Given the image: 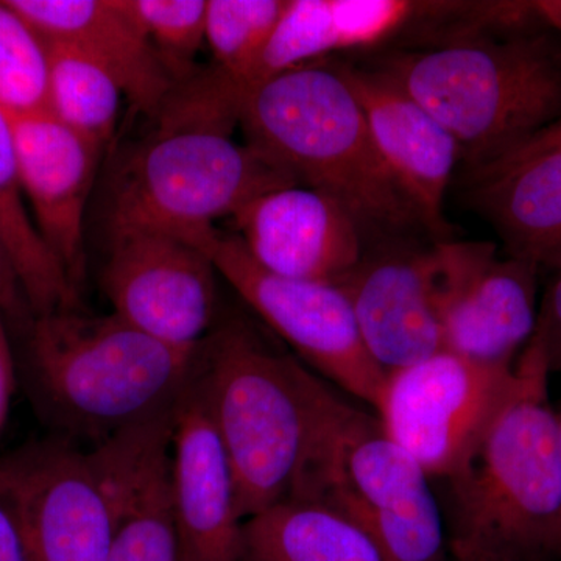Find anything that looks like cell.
Masks as SVG:
<instances>
[{
    "instance_id": "6da1fadb",
    "label": "cell",
    "mask_w": 561,
    "mask_h": 561,
    "mask_svg": "<svg viewBox=\"0 0 561 561\" xmlns=\"http://www.w3.org/2000/svg\"><path fill=\"white\" fill-rule=\"evenodd\" d=\"M241 95V84L219 69L175 84L153 117L157 128L117 171L108 232H165L195 245L254 198L298 184L232 138Z\"/></svg>"
},
{
    "instance_id": "7a4b0ae2",
    "label": "cell",
    "mask_w": 561,
    "mask_h": 561,
    "mask_svg": "<svg viewBox=\"0 0 561 561\" xmlns=\"http://www.w3.org/2000/svg\"><path fill=\"white\" fill-rule=\"evenodd\" d=\"M541 354L527 345L507 398L448 483L454 561H560L561 460Z\"/></svg>"
},
{
    "instance_id": "3957f363",
    "label": "cell",
    "mask_w": 561,
    "mask_h": 561,
    "mask_svg": "<svg viewBox=\"0 0 561 561\" xmlns=\"http://www.w3.org/2000/svg\"><path fill=\"white\" fill-rule=\"evenodd\" d=\"M24 320L18 375L58 437L92 446L151 419L180 400L201 364L194 348L158 341L116 313L80 309Z\"/></svg>"
},
{
    "instance_id": "277c9868",
    "label": "cell",
    "mask_w": 561,
    "mask_h": 561,
    "mask_svg": "<svg viewBox=\"0 0 561 561\" xmlns=\"http://www.w3.org/2000/svg\"><path fill=\"white\" fill-rule=\"evenodd\" d=\"M239 127L247 144L298 184L345 206L364 236L424 228L379 157L337 61L306 62L242 87Z\"/></svg>"
},
{
    "instance_id": "5b68a950",
    "label": "cell",
    "mask_w": 561,
    "mask_h": 561,
    "mask_svg": "<svg viewBox=\"0 0 561 561\" xmlns=\"http://www.w3.org/2000/svg\"><path fill=\"white\" fill-rule=\"evenodd\" d=\"M378 69L451 133L467 172L561 119V41L551 32L460 36L400 51Z\"/></svg>"
},
{
    "instance_id": "8992f818",
    "label": "cell",
    "mask_w": 561,
    "mask_h": 561,
    "mask_svg": "<svg viewBox=\"0 0 561 561\" xmlns=\"http://www.w3.org/2000/svg\"><path fill=\"white\" fill-rule=\"evenodd\" d=\"M308 367L250 321H219L203 342L198 381L227 446L243 523L289 500L308 437Z\"/></svg>"
},
{
    "instance_id": "52a82bcc",
    "label": "cell",
    "mask_w": 561,
    "mask_h": 561,
    "mask_svg": "<svg viewBox=\"0 0 561 561\" xmlns=\"http://www.w3.org/2000/svg\"><path fill=\"white\" fill-rule=\"evenodd\" d=\"M195 245L306 367L375 411L386 373L365 348L341 287L265 271L232 231L217 228Z\"/></svg>"
},
{
    "instance_id": "ba28073f",
    "label": "cell",
    "mask_w": 561,
    "mask_h": 561,
    "mask_svg": "<svg viewBox=\"0 0 561 561\" xmlns=\"http://www.w3.org/2000/svg\"><path fill=\"white\" fill-rule=\"evenodd\" d=\"M515 376L516 362L481 364L442 350L387 373L373 412L427 478L446 479L500 411Z\"/></svg>"
},
{
    "instance_id": "9c48e42d",
    "label": "cell",
    "mask_w": 561,
    "mask_h": 561,
    "mask_svg": "<svg viewBox=\"0 0 561 561\" xmlns=\"http://www.w3.org/2000/svg\"><path fill=\"white\" fill-rule=\"evenodd\" d=\"M0 501L33 561H108L116 524L90 449L57 437L0 457Z\"/></svg>"
},
{
    "instance_id": "30bf717a",
    "label": "cell",
    "mask_w": 561,
    "mask_h": 561,
    "mask_svg": "<svg viewBox=\"0 0 561 561\" xmlns=\"http://www.w3.org/2000/svg\"><path fill=\"white\" fill-rule=\"evenodd\" d=\"M102 284L113 313L175 346L194 348L219 317V272L194 243L165 232L111 231Z\"/></svg>"
},
{
    "instance_id": "8fae6325",
    "label": "cell",
    "mask_w": 561,
    "mask_h": 561,
    "mask_svg": "<svg viewBox=\"0 0 561 561\" xmlns=\"http://www.w3.org/2000/svg\"><path fill=\"white\" fill-rule=\"evenodd\" d=\"M443 350L512 365L537 330L541 267L493 242H438Z\"/></svg>"
},
{
    "instance_id": "7c38bea8",
    "label": "cell",
    "mask_w": 561,
    "mask_h": 561,
    "mask_svg": "<svg viewBox=\"0 0 561 561\" xmlns=\"http://www.w3.org/2000/svg\"><path fill=\"white\" fill-rule=\"evenodd\" d=\"M171 494L181 561H242L234 471L197 373L176 402Z\"/></svg>"
},
{
    "instance_id": "4fadbf2b",
    "label": "cell",
    "mask_w": 561,
    "mask_h": 561,
    "mask_svg": "<svg viewBox=\"0 0 561 561\" xmlns=\"http://www.w3.org/2000/svg\"><path fill=\"white\" fill-rule=\"evenodd\" d=\"M339 287L365 348L386 375L443 350L434 247L364 253Z\"/></svg>"
},
{
    "instance_id": "5bb4252c",
    "label": "cell",
    "mask_w": 561,
    "mask_h": 561,
    "mask_svg": "<svg viewBox=\"0 0 561 561\" xmlns=\"http://www.w3.org/2000/svg\"><path fill=\"white\" fill-rule=\"evenodd\" d=\"M261 267L286 278L339 284L364 256V232L345 206L312 187H280L231 219Z\"/></svg>"
},
{
    "instance_id": "9a60e30c",
    "label": "cell",
    "mask_w": 561,
    "mask_h": 561,
    "mask_svg": "<svg viewBox=\"0 0 561 561\" xmlns=\"http://www.w3.org/2000/svg\"><path fill=\"white\" fill-rule=\"evenodd\" d=\"M175 408L90 448L116 524L108 561H181L171 494Z\"/></svg>"
},
{
    "instance_id": "2e32d148",
    "label": "cell",
    "mask_w": 561,
    "mask_h": 561,
    "mask_svg": "<svg viewBox=\"0 0 561 561\" xmlns=\"http://www.w3.org/2000/svg\"><path fill=\"white\" fill-rule=\"evenodd\" d=\"M25 202L47 249L81 294L87 253L84 216L102 147L50 113L11 117Z\"/></svg>"
},
{
    "instance_id": "e0dca14e",
    "label": "cell",
    "mask_w": 561,
    "mask_h": 561,
    "mask_svg": "<svg viewBox=\"0 0 561 561\" xmlns=\"http://www.w3.org/2000/svg\"><path fill=\"white\" fill-rule=\"evenodd\" d=\"M337 66L364 110L383 164L419 210L424 228L445 236L446 192L460 161L456 139L381 69Z\"/></svg>"
},
{
    "instance_id": "ac0fdd59",
    "label": "cell",
    "mask_w": 561,
    "mask_h": 561,
    "mask_svg": "<svg viewBox=\"0 0 561 561\" xmlns=\"http://www.w3.org/2000/svg\"><path fill=\"white\" fill-rule=\"evenodd\" d=\"M47 43L79 47L108 70L124 98L157 116L179 81L127 0H7Z\"/></svg>"
},
{
    "instance_id": "d6986e66",
    "label": "cell",
    "mask_w": 561,
    "mask_h": 561,
    "mask_svg": "<svg viewBox=\"0 0 561 561\" xmlns=\"http://www.w3.org/2000/svg\"><path fill=\"white\" fill-rule=\"evenodd\" d=\"M468 173L467 201L511 256L542 268L561 261V147Z\"/></svg>"
},
{
    "instance_id": "ffe728a7",
    "label": "cell",
    "mask_w": 561,
    "mask_h": 561,
    "mask_svg": "<svg viewBox=\"0 0 561 561\" xmlns=\"http://www.w3.org/2000/svg\"><path fill=\"white\" fill-rule=\"evenodd\" d=\"M242 561H383L345 513L319 502L283 501L242 527Z\"/></svg>"
},
{
    "instance_id": "44dd1931",
    "label": "cell",
    "mask_w": 561,
    "mask_h": 561,
    "mask_svg": "<svg viewBox=\"0 0 561 561\" xmlns=\"http://www.w3.org/2000/svg\"><path fill=\"white\" fill-rule=\"evenodd\" d=\"M0 245L32 313L80 309L81 294L47 249L25 202L18 171L13 122L0 108Z\"/></svg>"
},
{
    "instance_id": "7402d4cb",
    "label": "cell",
    "mask_w": 561,
    "mask_h": 561,
    "mask_svg": "<svg viewBox=\"0 0 561 561\" xmlns=\"http://www.w3.org/2000/svg\"><path fill=\"white\" fill-rule=\"evenodd\" d=\"M49 44V113L84 139L106 146L121 99L116 79L94 58L66 43Z\"/></svg>"
},
{
    "instance_id": "603a6c76",
    "label": "cell",
    "mask_w": 561,
    "mask_h": 561,
    "mask_svg": "<svg viewBox=\"0 0 561 561\" xmlns=\"http://www.w3.org/2000/svg\"><path fill=\"white\" fill-rule=\"evenodd\" d=\"M49 44L0 0V108L10 117L49 113Z\"/></svg>"
},
{
    "instance_id": "cb8c5ba5",
    "label": "cell",
    "mask_w": 561,
    "mask_h": 561,
    "mask_svg": "<svg viewBox=\"0 0 561 561\" xmlns=\"http://www.w3.org/2000/svg\"><path fill=\"white\" fill-rule=\"evenodd\" d=\"M286 5L287 0H208L205 41L217 69L245 87Z\"/></svg>"
},
{
    "instance_id": "d4e9b609",
    "label": "cell",
    "mask_w": 561,
    "mask_h": 561,
    "mask_svg": "<svg viewBox=\"0 0 561 561\" xmlns=\"http://www.w3.org/2000/svg\"><path fill=\"white\" fill-rule=\"evenodd\" d=\"M339 51L331 0H287L249 84Z\"/></svg>"
},
{
    "instance_id": "484cf974",
    "label": "cell",
    "mask_w": 561,
    "mask_h": 561,
    "mask_svg": "<svg viewBox=\"0 0 561 561\" xmlns=\"http://www.w3.org/2000/svg\"><path fill=\"white\" fill-rule=\"evenodd\" d=\"M127 2L175 80L192 76V60L205 41L208 0Z\"/></svg>"
},
{
    "instance_id": "4316f807",
    "label": "cell",
    "mask_w": 561,
    "mask_h": 561,
    "mask_svg": "<svg viewBox=\"0 0 561 561\" xmlns=\"http://www.w3.org/2000/svg\"><path fill=\"white\" fill-rule=\"evenodd\" d=\"M339 50L386 43L413 20L431 14L437 3L405 0H331Z\"/></svg>"
},
{
    "instance_id": "83f0119b",
    "label": "cell",
    "mask_w": 561,
    "mask_h": 561,
    "mask_svg": "<svg viewBox=\"0 0 561 561\" xmlns=\"http://www.w3.org/2000/svg\"><path fill=\"white\" fill-rule=\"evenodd\" d=\"M540 295L537 330L529 345L541 354L551 375H561V261L553 267Z\"/></svg>"
},
{
    "instance_id": "f1b7e54d",
    "label": "cell",
    "mask_w": 561,
    "mask_h": 561,
    "mask_svg": "<svg viewBox=\"0 0 561 561\" xmlns=\"http://www.w3.org/2000/svg\"><path fill=\"white\" fill-rule=\"evenodd\" d=\"M18 379L20 375H18L16 351L11 342L9 316L0 306V434L9 420Z\"/></svg>"
},
{
    "instance_id": "f546056e",
    "label": "cell",
    "mask_w": 561,
    "mask_h": 561,
    "mask_svg": "<svg viewBox=\"0 0 561 561\" xmlns=\"http://www.w3.org/2000/svg\"><path fill=\"white\" fill-rule=\"evenodd\" d=\"M0 561H33L20 527L0 501Z\"/></svg>"
},
{
    "instance_id": "4dcf8cb0",
    "label": "cell",
    "mask_w": 561,
    "mask_h": 561,
    "mask_svg": "<svg viewBox=\"0 0 561 561\" xmlns=\"http://www.w3.org/2000/svg\"><path fill=\"white\" fill-rule=\"evenodd\" d=\"M553 147H561V119L553 122L552 125H549L548 128H545V130L538 133L537 136H534L529 142L524 144V146L519 147V149L512 151L511 154L501 158V160L491 162V164H496V162L519 160V158L530 157V154L538 153V151L542 150L553 149Z\"/></svg>"
},
{
    "instance_id": "1f68e13d",
    "label": "cell",
    "mask_w": 561,
    "mask_h": 561,
    "mask_svg": "<svg viewBox=\"0 0 561 561\" xmlns=\"http://www.w3.org/2000/svg\"><path fill=\"white\" fill-rule=\"evenodd\" d=\"M535 14L546 32L561 41V0H531Z\"/></svg>"
},
{
    "instance_id": "d6a6232c",
    "label": "cell",
    "mask_w": 561,
    "mask_h": 561,
    "mask_svg": "<svg viewBox=\"0 0 561 561\" xmlns=\"http://www.w3.org/2000/svg\"><path fill=\"white\" fill-rule=\"evenodd\" d=\"M556 415H557V435H559V449H560V460H561V398L559 405H556ZM560 561H561V552H560Z\"/></svg>"
}]
</instances>
